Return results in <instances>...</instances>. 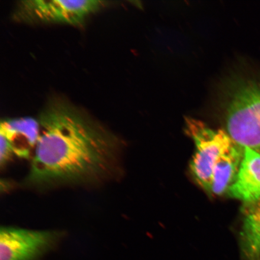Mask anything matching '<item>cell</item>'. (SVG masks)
Wrapping results in <instances>:
<instances>
[{
  "label": "cell",
  "instance_id": "obj_4",
  "mask_svg": "<svg viewBox=\"0 0 260 260\" xmlns=\"http://www.w3.org/2000/svg\"><path fill=\"white\" fill-rule=\"evenodd\" d=\"M186 130L196 147L190 164L191 173L198 184L210 192L214 166L234 141L226 131L213 129L194 118L186 119Z\"/></svg>",
  "mask_w": 260,
  "mask_h": 260
},
{
  "label": "cell",
  "instance_id": "obj_10",
  "mask_svg": "<svg viewBox=\"0 0 260 260\" xmlns=\"http://www.w3.org/2000/svg\"><path fill=\"white\" fill-rule=\"evenodd\" d=\"M13 154L14 152L11 145L7 139L0 136V165L2 168L7 164Z\"/></svg>",
  "mask_w": 260,
  "mask_h": 260
},
{
  "label": "cell",
  "instance_id": "obj_2",
  "mask_svg": "<svg viewBox=\"0 0 260 260\" xmlns=\"http://www.w3.org/2000/svg\"><path fill=\"white\" fill-rule=\"evenodd\" d=\"M224 98L226 132L236 144L260 152V85L236 84Z\"/></svg>",
  "mask_w": 260,
  "mask_h": 260
},
{
  "label": "cell",
  "instance_id": "obj_6",
  "mask_svg": "<svg viewBox=\"0 0 260 260\" xmlns=\"http://www.w3.org/2000/svg\"><path fill=\"white\" fill-rule=\"evenodd\" d=\"M243 149L238 174L228 193L248 205L260 200V152L248 148Z\"/></svg>",
  "mask_w": 260,
  "mask_h": 260
},
{
  "label": "cell",
  "instance_id": "obj_7",
  "mask_svg": "<svg viewBox=\"0 0 260 260\" xmlns=\"http://www.w3.org/2000/svg\"><path fill=\"white\" fill-rule=\"evenodd\" d=\"M243 151L244 149L234 142L220 156L213 169L210 193L222 195L229 192L238 174Z\"/></svg>",
  "mask_w": 260,
  "mask_h": 260
},
{
  "label": "cell",
  "instance_id": "obj_9",
  "mask_svg": "<svg viewBox=\"0 0 260 260\" xmlns=\"http://www.w3.org/2000/svg\"><path fill=\"white\" fill-rule=\"evenodd\" d=\"M244 260L260 259V200L248 204L242 230Z\"/></svg>",
  "mask_w": 260,
  "mask_h": 260
},
{
  "label": "cell",
  "instance_id": "obj_1",
  "mask_svg": "<svg viewBox=\"0 0 260 260\" xmlns=\"http://www.w3.org/2000/svg\"><path fill=\"white\" fill-rule=\"evenodd\" d=\"M38 121L40 137L25 179L27 186H96L118 175L121 141L86 112L53 96Z\"/></svg>",
  "mask_w": 260,
  "mask_h": 260
},
{
  "label": "cell",
  "instance_id": "obj_5",
  "mask_svg": "<svg viewBox=\"0 0 260 260\" xmlns=\"http://www.w3.org/2000/svg\"><path fill=\"white\" fill-rule=\"evenodd\" d=\"M64 236L61 231L2 226L0 260H42L57 248Z\"/></svg>",
  "mask_w": 260,
  "mask_h": 260
},
{
  "label": "cell",
  "instance_id": "obj_8",
  "mask_svg": "<svg viewBox=\"0 0 260 260\" xmlns=\"http://www.w3.org/2000/svg\"><path fill=\"white\" fill-rule=\"evenodd\" d=\"M40 126L38 119L30 117L5 119L0 124V136L8 140L14 150V154L20 142L22 148L29 157L30 151L24 148V144L30 150L35 148L40 137Z\"/></svg>",
  "mask_w": 260,
  "mask_h": 260
},
{
  "label": "cell",
  "instance_id": "obj_3",
  "mask_svg": "<svg viewBox=\"0 0 260 260\" xmlns=\"http://www.w3.org/2000/svg\"><path fill=\"white\" fill-rule=\"evenodd\" d=\"M99 0H27L16 5L15 20L27 23H58L79 25L106 6Z\"/></svg>",
  "mask_w": 260,
  "mask_h": 260
}]
</instances>
